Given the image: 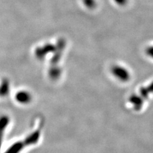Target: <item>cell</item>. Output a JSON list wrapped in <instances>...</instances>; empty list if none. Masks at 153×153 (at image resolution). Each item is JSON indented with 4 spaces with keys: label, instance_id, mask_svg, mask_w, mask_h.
Listing matches in <instances>:
<instances>
[{
    "label": "cell",
    "instance_id": "cell-1",
    "mask_svg": "<svg viewBox=\"0 0 153 153\" xmlns=\"http://www.w3.org/2000/svg\"><path fill=\"white\" fill-rule=\"evenodd\" d=\"M112 71L113 74L119 79L123 80H127L129 79V74L128 71L120 66H114L112 69Z\"/></svg>",
    "mask_w": 153,
    "mask_h": 153
},
{
    "label": "cell",
    "instance_id": "cell-2",
    "mask_svg": "<svg viewBox=\"0 0 153 153\" xmlns=\"http://www.w3.org/2000/svg\"><path fill=\"white\" fill-rule=\"evenodd\" d=\"M86 4L91 8H93L95 6V2L94 0H85Z\"/></svg>",
    "mask_w": 153,
    "mask_h": 153
},
{
    "label": "cell",
    "instance_id": "cell-3",
    "mask_svg": "<svg viewBox=\"0 0 153 153\" xmlns=\"http://www.w3.org/2000/svg\"><path fill=\"white\" fill-rule=\"evenodd\" d=\"M147 53L153 57V47H150L147 50Z\"/></svg>",
    "mask_w": 153,
    "mask_h": 153
},
{
    "label": "cell",
    "instance_id": "cell-4",
    "mask_svg": "<svg viewBox=\"0 0 153 153\" xmlns=\"http://www.w3.org/2000/svg\"><path fill=\"white\" fill-rule=\"evenodd\" d=\"M115 1L119 4H124L127 2V0H115Z\"/></svg>",
    "mask_w": 153,
    "mask_h": 153
}]
</instances>
